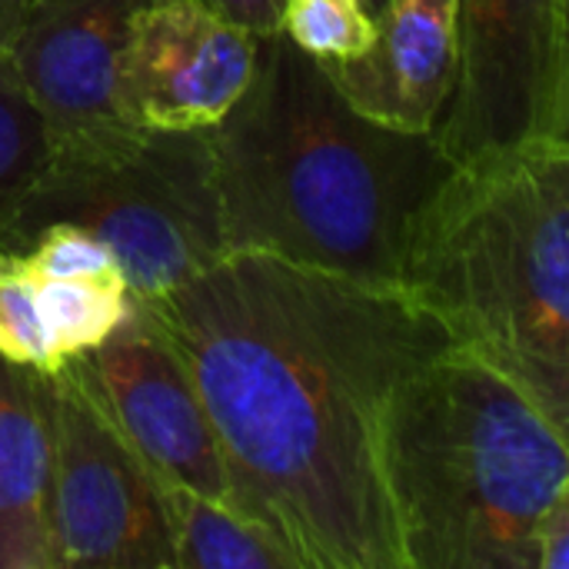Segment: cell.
Listing matches in <instances>:
<instances>
[{
  "label": "cell",
  "mask_w": 569,
  "mask_h": 569,
  "mask_svg": "<svg viewBox=\"0 0 569 569\" xmlns=\"http://www.w3.org/2000/svg\"><path fill=\"white\" fill-rule=\"evenodd\" d=\"M137 303L207 410L227 507L297 569H407L383 427L403 377L450 337L403 287L223 253Z\"/></svg>",
  "instance_id": "1"
},
{
  "label": "cell",
  "mask_w": 569,
  "mask_h": 569,
  "mask_svg": "<svg viewBox=\"0 0 569 569\" xmlns=\"http://www.w3.org/2000/svg\"><path fill=\"white\" fill-rule=\"evenodd\" d=\"M210 143L227 253L380 287H400L417 217L453 170L433 133L363 117L283 33L260 37L253 77Z\"/></svg>",
  "instance_id": "2"
},
{
  "label": "cell",
  "mask_w": 569,
  "mask_h": 569,
  "mask_svg": "<svg viewBox=\"0 0 569 569\" xmlns=\"http://www.w3.org/2000/svg\"><path fill=\"white\" fill-rule=\"evenodd\" d=\"M400 287L569 433V140L453 167L417 217Z\"/></svg>",
  "instance_id": "3"
},
{
  "label": "cell",
  "mask_w": 569,
  "mask_h": 569,
  "mask_svg": "<svg viewBox=\"0 0 569 569\" xmlns=\"http://www.w3.org/2000/svg\"><path fill=\"white\" fill-rule=\"evenodd\" d=\"M383 470L407 569H537V523L569 493L567 430L450 343L397 387Z\"/></svg>",
  "instance_id": "4"
},
{
  "label": "cell",
  "mask_w": 569,
  "mask_h": 569,
  "mask_svg": "<svg viewBox=\"0 0 569 569\" xmlns=\"http://www.w3.org/2000/svg\"><path fill=\"white\" fill-rule=\"evenodd\" d=\"M50 223H77L107 243L130 297L170 293L227 253L210 130L117 120L53 143L3 250H23Z\"/></svg>",
  "instance_id": "5"
},
{
  "label": "cell",
  "mask_w": 569,
  "mask_h": 569,
  "mask_svg": "<svg viewBox=\"0 0 569 569\" xmlns=\"http://www.w3.org/2000/svg\"><path fill=\"white\" fill-rule=\"evenodd\" d=\"M430 133L453 167L569 140L567 0H457L453 83Z\"/></svg>",
  "instance_id": "6"
},
{
  "label": "cell",
  "mask_w": 569,
  "mask_h": 569,
  "mask_svg": "<svg viewBox=\"0 0 569 569\" xmlns=\"http://www.w3.org/2000/svg\"><path fill=\"white\" fill-rule=\"evenodd\" d=\"M53 569H173L157 483L67 367L50 373Z\"/></svg>",
  "instance_id": "7"
},
{
  "label": "cell",
  "mask_w": 569,
  "mask_h": 569,
  "mask_svg": "<svg viewBox=\"0 0 569 569\" xmlns=\"http://www.w3.org/2000/svg\"><path fill=\"white\" fill-rule=\"evenodd\" d=\"M63 367L150 477L227 503V470L207 410L183 363L133 297L123 323Z\"/></svg>",
  "instance_id": "8"
},
{
  "label": "cell",
  "mask_w": 569,
  "mask_h": 569,
  "mask_svg": "<svg viewBox=\"0 0 569 569\" xmlns=\"http://www.w3.org/2000/svg\"><path fill=\"white\" fill-rule=\"evenodd\" d=\"M260 37L203 0H150L123 37L113 113L153 130H213L247 90Z\"/></svg>",
  "instance_id": "9"
},
{
  "label": "cell",
  "mask_w": 569,
  "mask_h": 569,
  "mask_svg": "<svg viewBox=\"0 0 569 569\" xmlns=\"http://www.w3.org/2000/svg\"><path fill=\"white\" fill-rule=\"evenodd\" d=\"M143 3L150 0H20L3 53L43 117L50 147L117 123V57Z\"/></svg>",
  "instance_id": "10"
},
{
  "label": "cell",
  "mask_w": 569,
  "mask_h": 569,
  "mask_svg": "<svg viewBox=\"0 0 569 569\" xmlns=\"http://www.w3.org/2000/svg\"><path fill=\"white\" fill-rule=\"evenodd\" d=\"M457 0H390L363 57L320 63L370 120L430 133L453 83Z\"/></svg>",
  "instance_id": "11"
},
{
  "label": "cell",
  "mask_w": 569,
  "mask_h": 569,
  "mask_svg": "<svg viewBox=\"0 0 569 569\" xmlns=\"http://www.w3.org/2000/svg\"><path fill=\"white\" fill-rule=\"evenodd\" d=\"M0 569L50 563V373L0 357Z\"/></svg>",
  "instance_id": "12"
},
{
  "label": "cell",
  "mask_w": 569,
  "mask_h": 569,
  "mask_svg": "<svg viewBox=\"0 0 569 569\" xmlns=\"http://www.w3.org/2000/svg\"><path fill=\"white\" fill-rule=\"evenodd\" d=\"M153 483L170 533L173 569H297L293 557L267 530L233 507L160 477Z\"/></svg>",
  "instance_id": "13"
},
{
  "label": "cell",
  "mask_w": 569,
  "mask_h": 569,
  "mask_svg": "<svg viewBox=\"0 0 569 569\" xmlns=\"http://www.w3.org/2000/svg\"><path fill=\"white\" fill-rule=\"evenodd\" d=\"M50 153L47 127L0 50V247L17 223L20 203Z\"/></svg>",
  "instance_id": "14"
},
{
  "label": "cell",
  "mask_w": 569,
  "mask_h": 569,
  "mask_svg": "<svg viewBox=\"0 0 569 569\" xmlns=\"http://www.w3.org/2000/svg\"><path fill=\"white\" fill-rule=\"evenodd\" d=\"M43 320L53 347L63 357H80L100 347L130 313L127 283L110 280H43L37 277Z\"/></svg>",
  "instance_id": "15"
},
{
  "label": "cell",
  "mask_w": 569,
  "mask_h": 569,
  "mask_svg": "<svg viewBox=\"0 0 569 569\" xmlns=\"http://www.w3.org/2000/svg\"><path fill=\"white\" fill-rule=\"evenodd\" d=\"M0 357L37 373H57L63 357L43 320L37 273L20 250L0 247Z\"/></svg>",
  "instance_id": "16"
},
{
  "label": "cell",
  "mask_w": 569,
  "mask_h": 569,
  "mask_svg": "<svg viewBox=\"0 0 569 569\" xmlns=\"http://www.w3.org/2000/svg\"><path fill=\"white\" fill-rule=\"evenodd\" d=\"M280 33L320 63L363 57L377 40V17L363 0H287Z\"/></svg>",
  "instance_id": "17"
},
{
  "label": "cell",
  "mask_w": 569,
  "mask_h": 569,
  "mask_svg": "<svg viewBox=\"0 0 569 569\" xmlns=\"http://www.w3.org/2000/svg\"><path fill=\"white\" fill-rule=\"evenodd\" d=\"M43 280H110L127 283L117 257L77 223H50L20 250Z\"/></svg>",
  "instance_id": "18"
},
{
  "label": "cell",
  "mask_w": 569,
  "mask_h": 569,
  "mask_svg": "<svg viewBox=\"0 0 569 569\" xmlns=\"http://www.w3.org/2000/svg\"><path fill=\"white\" fill-rule=\"evenodd\" d=\"M537 569H569V493L553 500L533 533Z\"/></svg>",
  "instance_id": "19"
},
{
  "label": "cell",
  "mask_w": 569,
  "mask_h": 569,
  "mask_svg": "<svg viewBox=\"0 0 569 569\" xmlns=\"http://www.w3.org/2000/svg\"><path fill=\"white\" fill-rule=\"evenodd\" d=\"M237 27L250 30L253 37H270L280 33V17L287 0H203Z\"/></svg>",
  "instance_id": "20"
},
{
  "label": "cell",
  "mask_w": 569,
  "mask_h": 569,
  "mask_svg": "<svg viewBox=\"0 0 569 569\" xmlns=\"http://www.w3.org/2000/svg\"><path fill=\"white\" fill-rule=\"evenodd\" d=\"M17 7H20V0H0V50H3L7 40H10L13 20H17Z\"/></svg>",
  "instance_id": "21"
},
{
  "label": "cell",
  "mask_w": 569,
  "mask_h": 569,
  "mask_svg": "<svg viewBox=\"0 0 569 569\" xmlns=\"http://www.w3.org/2000/svg\"><path fill=\"white\" fill-rule=\"evenodd\" d=\"M387 3H390V0H363V7H367L373 17H380V13L387 10Z\"/></svg>",
  "instance_id": "22"
}]
</instances>
